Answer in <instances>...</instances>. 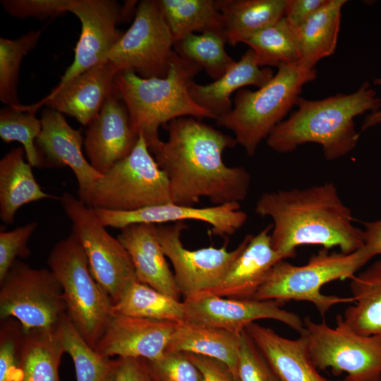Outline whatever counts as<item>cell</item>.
<instances>
[{"instance_id": "8d00e7d4", "label": "cell", "mask_w": 381, "mask_h": 381, "mask_svg": "<svg viewBox=\"0 0 381 381\" xmlns=\"http://www.w3.org/2000/svg\"><path fill=\"white\" fill-rule=\"evenodd\" d=\"M34 111L18 106H8L0 111V137L5 143L18 141L22 144L25 158L32 167H42L35 142L42 131L41 120Z\"/></svg>"}, {"instance_id": "7dc6e473", "label": "cell", "mask_w": 381, "mask_h": 381, "mask_svg": "<svg viewBox=\"0 0 381 381\" xmlns=\"http://www.w3.org/2000/svg\"><path fill=\"white\" fill-rule=\"evenodd\" d=\"M373 85L381 87V77L376 78L373 80ZM381 123V107L375 111L370 113L364 119L361 131H364L370 128L374 127Z\"/></svg>"}, {"instance_id": "b9f144b4", "label": "cell", "mask_w": 381, "mask_h": 381, "mask_svg": "<svg viewBox=\"0 0 381 381\" xmlns=\"http://www.w3.org/2000/svg\"><path fill=\"white\" fill-rule=\"evenodd\" d=\"M0 2L4 10L13 17L44 20L69 11L73 0H1Z\"/></svg>"}, {"instance_id": "f35d334b", "label": "cell", "mask_w": 381, "mask_h": 381, "mask_svg": "<svg viewBox=\"0 0 381 381\" xmlns=\"http://www.w3.org/2000/svg\"><path fill=\"white\" fill-rule=\"evenodd\" d=\"M237 373L238 381H281L245 329L241 334Z\"/></svg>"}, {"instance_id": "8fae6325", "label": "cell", "mask_w": 381, "mask_h": 381, "mask_svg": "<svg viewBox=\"0 0 381 381\" xmlns=\"http://www.w3.org/2000/svg\"><path fill=\"white\" fill-rule=\"evenodd\" d=\"M86 255L90 272L114 304L126 288L138 280L131 258L119 241L106 229L94 208L68 193L59 197Z\"/></svg>"}, {"instance_id": "8992f818", "label": "cell", "mask_w": 381, "mask_h": 381, "mask_svg": "<svg viewBox=\"0 0 381 381\" xmlns=\"http://www.w3.org/2000/svg\"><path fill=\"white\" fill-rule=\"evenodd\" d=\"M370 260L363 247L351 253L322 248L303 265L281 260L272 267L253 298L310 302L324 317L334 306L353 300L351 296L325 295L322 288L334 281L351 279Z\"/></svg>"}, {"instance_id": "7a4b0ae2", "label": "cell", "mask_w": 381, "mask_h": 381, "mask_svg": "<svg viewBox=\"0 0 381 381\" xmlns=\"http://www.w3.org/2000/svg\"><path fill=\"white\" fill-rule=\"evenodd\" d=\"M255 212L272 220L271 242L283 260L303 245H317L344 253L363 246V229L353 224L351 210L333 183L263 193Z\"/></svg>"}, {"instance_id": "9c48e42d", "label": "cell", "mask_w": 381, "mask_h": 381, "mask_svg": "<svg viewBox=\"0 0 381 381\" xmlns=\"http://www.w3.org/2000/svg\"><path fill=\"white\" fill-rule=\"evenodd\" d=\"M300 336L318 370L344 373L345 381H381V341L355 332L341 315H337L334 327L306 317Z\"/></svg>"}, {"instance_id": "f546056e", "label": "cell", "mask_w": 381, "mask_h": 381, "mask_svg": "<svg viewBox=\"0 0 381 381\" xmlns=\"http://www.w3.org/2000/svg\"><path fill=\"white\" fill-rule=\"evenodd\" d=\"M64 353L59 326L25 332L17 381H60L59 365Z\"/></svg>"}, {"instance_id": "836d02e7", "label": "cell", "mask_w": 381, "mask_h": 381, "mask_svg": "<svg viewBox=\"0 0 381 381\" xmlns=\"http://www.w3.org/2000/svg\"><path fill=\"white\" fill-rule=\"evenodd\" d=\"M59 330L65 353L74 363L76 381H114L117 359L103 356L91 347L66 315Z\"/></svg>"}, {"instance_id": "2e32d148", "label": "cell", "mask_w": 381, "mask_h": 381, "mask_svg": "<svg viewBox=\"0 0 381 381\" xmlns=\"http://www.w3.org/2000/svg\"><path fill=\"white\" fill-rule=\"evenodd\" d=\"M105 226L123 229L134 224H154L196 220L208 224L213 235L228 237L234 235L246 223L247 214L240 203L232 202L206 207L179 205L173 202L128 211L95 209Z\"/></svg>"}, {"instance_id": "e575fe53", "label": "cell", "mask_w": 381, "mask_h": 381, "mask_svg": "<svg viewBox=\"0 0 381 381\" xmlns=\"http://www.w3.org/2000/svg\"><path fill=\"white\" fill-rule=\"evenodd\" d=\"M226 42L224 32L192 33L175 42L174 50L180 57L205 69L208 75L216 80L236 61L226 52Z\"/></svg>"}, {"instance_id": "6da1fadb", "label": "cell", "mask_w": 381, "mask_h": 381, "mask_svg": "<svg viewBox=\"0 0 381 381\" xmlns=\"http://www.w3.org/2000/svg\"><path fill=\"white\" fill-rule=\"evenodd\" d=\"M168 139L152 152L169 184L171 202L193 207L202 198L214 205L237 202L248 196L251 177L243 167H229L222 159L235 138L191 116L165 125Z\"/></svg>"}, {"instance_id": "30bf717a", "label": "cell", "mask_w": 381, "mask_h": 381, "mask_svg": "<svg viewBox=\"0 0 381 381\" xmlns=\"http://www.w3.org/2000/svg\"><path fill=\"white\" fill-rule=\"evenodd\" d=\"M66 315L62 288L50 269L17 260L0 281V318H13L25 332L57 329Z\"/></svg>"}, {"instance_id": "ee69618b", "label": "cell", "mask_w": 381, "mask_h": 381, "mask_svg": "<svg viewBox=\"0 0 381 381\" xmlns=\"http://www.w3.org/2000/svg\"><path fill=\"white\" fill-rule=\"evenodd\" d=\"M114 381H156L148 361L143 358H117Z\"/></svg>"}, {"instance_id": "74e56055", "label": "cell", "mask_w": 381, "mask_h": 381, "mask_svg": "<svg viewBox=\"0 0 381 381\" xmlns=\"http://www.w3.org/2000/svg\"><path fill=\"white\" fill-rule=\"evenodd\" d=\"M25 330L15 318L0 322V381H17Z\"/></svg>"}, {"instance_id": "44dd1931", "label": "cell", "mask_w": 381, "mask_h": 381, "mask_svg": "<svg viewBox=\"0 0 381 381\" xmlns=\"http://www.w3.org/2000/svg\"><path fill=\"white\" fill-rule=\"evenodd\" d=\"M272 225L256 235L247 234L246 244L222 280L199 294L229 298H253L272 267L283 260L271 242Z\"/></svg>"}, {"instance_id": "5bb4252c", "label": "cell", "mask_w": 381, "mask_h": 381, "mask_svg": "<svg viewBox=\"0 0 381 381\" xmlns=\"http://www.w3.org/2000/svg\"><path fill=\"white\" fill-rule=\"evenodd\" d=\"M69 12L78 17L81 32L73 63L61 77L60 87L85 71L107 62L123 32L116 29L123 9L114 0H73Z\"/></svg>"}, {"instance_id": "60d3db41", "label": "cell", "mask_w": 381, "mask_h": 381, "mask_svg": "<svg viewBox=\"0 0 381 381\" xmlns=\"http://www.w3.org/2000/svg\"><path fill=\"white\" fill-rule=\"evenodd\" d=\"M37 226V222H30L13 230L0 231V281L18 257L27 258L30 256L31 252L28 242Z\"/></svg>"}, {"instance_id": "603a6c76", "label": "cell", "mask_w": 381, "mask_h": 381, "mask_svg": "<svg viewBox=\"0 0 381 381\" xmlns=\"http://www.w3.org/2000/svg\"><path fill=\"white\" fill-rule=\"evenodd\" d=\"M245 330L281 381H345L321 375L310 360L301 336L288 339L255 322L248 325Z\"/></svg>"}, {"instance_id": "1f68e13d", "label": "cell", "mask_w": 381, "mask_h": 381, "mask_svg": "<svg viewBox=\"0 0 381 381\" xmlns=\"http://www.w3.org/2000/svg\"><path fill=\"white\" fill-rule=\"evenodd\" d=\"M113 313L176 322L186 320L183 302L138 280L126 288L114 304Z\"/></svg>"}, {"instance_id": "d6986e66", "label": "cell", "mask_w": 381, "mask_h": 381, "mask_svg": "<svg viewBox=\"0 0 381 381\" xmlns=\"http://www.w3.org/2000/svg\"><path fill=\"white\" fill-rule=\"evenodd\" d=\"M119 72L107 62L95 66L51 93L37 104L20 105L24 110L35 111L42 104L61 114L74 117L88 126L100 111L105 101L117 94L116 77Z\"/></svg>"}, {"instance_id": "5b68a950", "label": "cell", "mask_w": 381, "mask_h": 381, "mask_svg": "<svg viewBox=\"0 0 381 381\" xmlns=\"http://www.w3.org/2000/svg\"><path fill=\"white\" fill-rule=\"evenodd\" d=\"M316 77L315 68L301 62L281 66L258 90L245 87L238 90L231 111L217 117V124L231 131L237 143L252 157L262 140L296 106L303 87Z\"/></svg>"}, {"instance_id": "d590c367", "label": "cell", "mask_w": 381, "mask_h": 381, "mask_svg": "<svg viewBox=\"0 0 381 381\" xmlns=\"http://www.w3.org/2000/svg\"><path fill=\"white\" fill-rule=\"evenodd\" d=\"M41 30H31L16 40L0 38V100L20 105L17 84L21 61L37 44Z\"/></svg>"}, {"instance_id": "7bdbcfd3", "label": "cell", "mask_w": 381, "mask_h": 381, "mask_svg": "<svg viewBox=\"0 0 381 381\" xmlns=\"http://www.w3.org/2000/svg\"><path fill=\"white\" fill-rule=\"evenodd\" d=\"M186 354L199 369L202 381H238L229 367L222 361L201 355Z\"/></svg>"}, {"instance_id": "4dcf8cb0", "label": "cell", "mask_w": 381, "mask_h": 381, "mask_svg": "<svg viewBox=\"0 0 381 381\" xmlns=\"http://www.w3.org/2000/svg\"><path fill=\"white\" fill-rule=\"evenodd\" d=\"M157 3L174 42L194 32L225 33L222 15L214 0H157Z\"/></svg>"}, {"instance_id": "484cf974", "label": "cell", "mask_w": 381, "mask_h": 381, "mask_svg": "<svg viewBox=\"0 0 381 381\" xmlns=\"http://www.w3.org/2000/svg\"><path fill=\"white\" fill-rule=\"evenodd\" d=\"M25 158L23 147H18L0 160V218L7 224L13 222L24 205L48 198L59 200L42 190Z\"/></svg>"}, {"instance_id": "7402d4cb", "label": "cell", "mask_w": 381, "mask_h": 381, "mask_svg": "<svg viewBox=\"0 0 381 381\" xmlns=\"http://www.w3.org/2000/svg\"><path fill=\"white\" fill-rule=\"evenodd\" d=\"M117 238L131 258L138 282L179 300L181 294L161 246L157 225L131 224L121 229Z\"/></svg>"}, {"instance_id": "f1b7e54d", "label": "cell", "mask_w": 381, "mask_h": 381, "mask_svg": "<svg viewBox=\"0 0 381 381\" xmlns=\"http://www.w3.org/2000/svg\"><path fill=\"white\" fill-rule=\"evenodd\" d=\"M346 0L327 2L297 29L300 62L315 68L321 59L334 54L340 28L341 12Z\"/></svg>"}, {"instance_id": "ffe728a7", "label": "cell", "mask_w": 381, "mask_h": 381, "mask_svg": "<svg viewBox=\"0 0 381 381\" xmlns=\"http://www.w3.org/2000/svg\"><path fill=\"white\" fill-rule=\"evenodd\" d=\"M119 99L118 94L108 97L85 132L86 155L101 174L127 157L139 137L133 131L127 109Z\"/></svg>"}, {"instance_id": "e0dca14e", "label": "cell", "mask_w": 381, "mask_h": 381, "mask_svg": "<svg viewBox=\"0 0 381 381\" xmlns=\"http://www.w3.org/2000/svg\"><path fill=\"white\" fill-rule=\"evenodd\" d=\"M40 120L42 131L35 145L42 167H68L78 184L79 199L87 205L92 188L102 174L85 157L80 131L73 128L62 114L49 108L43 111Z\"/></svg>"}, {"instance_id": "cb8c5ba5", "label": "cell", "mask_w": 381, "mask_h": 381, "mask_svg": "<svg viewBox=\"0 0 381 381\" xmlns=\"http://www.w3.org/2000/svg\"><path fill=\"white\" fill-rule=\"evenodd\" d=\"M270 68H261L254 52L250 48L225 73L214 82L200 85L195 82L189 88L192 99L216 118L226 114L232 109L231 95L247 85L261 87L272 77Z\"/></svg>"}, {"instance_id": "52a82bcc", "label": "cell", "mask_w": 381, "mask_h": 381, "mask_svg": "<svg viewBox=\"0 0 381 381\" xmlns=\"http://www.w3.org/2000/svg\"><path fill=\"white\" fill-rule=\"evenodd\" d=\"M47 264L62 288L68 318L95 349L113 313L114 303L94 279L74 232L54 245Z\"/></svg>"}, {"instance_id": "d6a6232c", "label": "cell", "mask_w": 381, "mask_h": 381, "mask_svg": "<svg viewBox=\"0 0 381 381\" xmlns=\"http://www.w3.org/2000/svg\"><path fill=\"white\" fill-rule=\"evenodd\" d=\"M243 43L254 52L260 67L279 68L301 61L296 29L284 18L253 34Z\"/></svg>"}, {"instance_id": "83f0119b", "label": "cell", "mask_w": 381, "mask_h": 381, "mask_svg": "<svg viewBox=\"0 0 381 381\" xmlns=\"http://www.w3.org/2000/svg\"><path fill=\"white\" fill-rule=\"evenodd\" d=\"M287 0H217L227 43L243 42L284 18Z\"/></svg>"}, {"instance_id": "d4e9b609", "label": "cell", "mask_w": 381, "mask_h": 381, "mask_svg": "<svg viewBox=\"0 0 381 381\" xmlns=\"http://www.w3.org/2000/svg\"><path fill=\"white\" fill-rule=\"evenodd\" d=\"M241 334L185 320L176 323L166 351L201 355L220 361L238 380Z\"/></svg>"}, {"instance_id": "ab89813d", "label": "cell", "mask_w": 381, "mask_h": 381, "mask_svg": "<svg viewBox=\"0 0 381 381\" xmlns=\"http://www.w3.org/2000/svg\"><path fill=\"white\" fill-rule=\"evenodd\" d=\"M147 361L156 381H202L199 369L185 353L166 351L158 359Z\"/></svg>"}, {"instance_id": "f6af8a7d", "label": "cell", "mask_w": 381, "mask_h": 381, "mask_svg": "<svg viewBox=\"0 0 381 381\" xmlns=\"http://www.w3.org/2000/svg\"><path fill=\"white\" fill-rule=\"evenodd\" d=\"M328 0H287L284 18L297 29L322 7Z\"/></svg>"}, {"instance_id": "4fadbf2b", "label": "cell", "mask_w": 381, "mask_h": 381, "mask_svg": "<svg viewBox=\"0 0 381 381\" xmlns=\"http://www.w3.org/2000/svg\"><path fill=\"white\" fill-rule=\"evenodd\" d=\"M187 228L184 222L157 225L158 237L165 256L174 267L178 289L185 298L199 295L217 286L243 250L246 236L233 250L226 246L197 250L186 248L181 233Z\"/></svg>"}, {"instance_id": "7c38bea8", "label": "cell", "mask_w": 381, "mask_h": 381, "mask_svg": "<svg viewBox=\"0 0 381 381\" xmlns=\"http://www.w3.org/2000/svg\"><path fill=\"white\" fill-rule=\"evenodd\" d=\"M174 41L157 0H143L128 30L108 55L119 72L131 71L145 78L167 75Z\"/></svg>"}, {"instance_id": "3957f363", "label": "cell", "mask_w": 381, "mask_h": 381, "mask_svg": "<svg viewBox=\"0 0 381 381\" xmlns=\"http://www.w3.org/2000/svg\"><path fill=\"white\" fill-rule=\"evenodd\" d=\"M297 109L274 127L267 138V145L278 153L314 143L322 146L327 160L346 155L356 146L359 133L354 119L381 107V98L368 81L354 92L337 93L325 99L310 100L300 97Z\"/></svg>"}, {"instance_id": "ac0fdd59", "label": "cell", "mask_w": 381, "mask_h": 381, "mask_svg": "<svg viewBox=\"0 0 381 381\" xmlns=\"http://www.w3.org/2000/svg\"><path fill=\"white\" fill-rule=\"evenodd\" d=\"M176 323L113 313L95 349L109 358L154 361L166 351Z\"/></svg>"}, {"instance_id": "277c9868", "label": "cell", "mask_w": 381, "mask_h": 381, "mask_svg": "<svg viewBox=\"0 0 381 381\" xmlns=\"http://www.w3.org/2000/svg\"><path fill=\"white\" fill-rule=\"evenodd\" d=\"M202 68L174 53L167 75L145 78L131 71L119 72L116 91L125 104L133 131L141 135L152 153L161 144L160 126L181 118L215 116L198 105L189 88Z\"/></svg>"}, {"instance_id": "bcb514c9", "label": "cell", "mask_w": 381, "mask_h": 381, "mask_svg": "<svg viewBox=\"0 0 381 381\" xmlns=\"http://www.w3.org/2000/svg\"><path fill=\"white\" fill-rule=\"evenodd\" d=\"M363 224V250L370 260L376 255L381 256V219Z\"/></svg>"}, {"instance_id": "4316f807", "label": "cell", "mask_w": 381, "mask_h": 381, "mask_svg": "<svg viewBox=\"0 0 381 381\" xmlns=\"http://www.w3.org/2000/svg\"><path fill=\"white\" fill-rule=\"evenodd\" d=\"M353 304L344 310V322L355 332L381 341V258L349 279Z\"/></svg>"}, {"instance_id": "9a60e30c", "label": "cell", "mask_w": 381, "mask_h": 381, "mask_svg": "<svg viewBox=\"0 0 381 381\" xmlns=\"http://www.w3.org/2000/svg\"><path fill=\"white\" fill-rule=\"evenodd\" d=\"M186 320L207 324L240 334L246 327L260 319L284 323L299 333L303 320L282 308L284 302L256 298H229L200 295L185 298Z\"/></svg>"}, {"instance_id": "ba28073f", "label": "cell", "mask_w": 381, "mask_h": 381, "mask_svg": "<svg viewBox=\"0 0 381 381\" xmlns=\"http://www.w3.org/2000/svg\"><path fill=\"white\" fill-rule=\"evenodd\" d=\"M169 202L168 179L140 135L131 153L95 183L87 206L128 212Z\"/></svg>"}]
</instances>
